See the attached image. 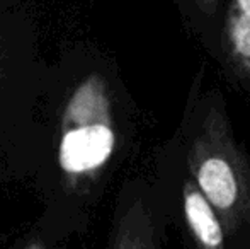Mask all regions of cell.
<instances>
[{
  "label": "cell",
  "instance_id": "7a4b0ae2",
  "mask_svg": "<svg viewBox=\"0 0 250 249\" xmlns=\"http://www.w3.org/2000/svg\"><path fill=\"white\" fill-rule=\"evenodd\" d=\"M225 72L250 94V0H230L220 31Z\"/></svg>",
  "mask_w": 250,
  "mask_h": 249
},
{
  "label": "cell",
  "instance_id": "52a82bcc",
  "mask_svg": "<svg viewBox=\"0 0 250 249\" xmlns=\"http://www.w3.org/2000/svg\"><path fill=\"white\" fill-rule=\"evenodd\" d=\"M24 249H44V246L41 243H31V244H27Z\"/></svg>",
  "mask_w": 250,
  "mask_h": 249
},
{
  "label": "cell",
  "instance_id": "5b68a950",
  "mask_svg": "<svg viewBox=\"0 0 250 249\" xmlns=\"http://www.w3.org/2000/svg\"><path fill=\"white\" fill-rule=\"evenodd\" d=\"M162 237L160 215L145 200L138 198L119 217L111 249H162Z\"/></svg>",
  "mask_w": 250,
  "mask_h": 249
},
{
  "label": "cell",
  "instance_id": "8992f818",
  "mask_svg": "<svg viewBox=\"0 0 250 249\" xmlns=\"http://www.w3.org/2000/svg\"><path fill=\"white\" fill-rule=\"evenodd\" d=\"M203 16H214L220 10L221 0H189Z\"/></svg>",
  "mask_w": 250,
  "mask_h": 249
},
{
  "label": "cell",
  "instance_id": "277c9868",
  "mask_svg": "<svg viewBox=\"0 0 250 249\" xmlns=\"http://www.w3.org/2000/svg\"><path fill=\"white\" fill-rule=\"evenodd\" d=\"M114 149V133L111 126L85 125L63 136L60 164L68 173H83L102 166Z\"/></svg>",
  "mask_w": 250,
  "mask_h": 249
},
{
  "label": "cell",
  "instance_id": "3957f363",
  "mask_svg": "<svg viewBox=\"0 0 250 249\" xmlns=\"http://www.w3.org/2000/svg\"><path fill=\"white\" fill-rule=\"evenodd\" d=\"M179 206L189 249H228L225 230L188 171L179 181Z\"/></svg>",
  "mask_w": 250,
  "mask_h": 249
},
{
  "label": "cell",
  "instance_id": "6da1fadb",
  "mask_svg": "<svg viewBox=\"0 0 250 249\" xmlns=\"http://www.w3.org/2000/svg\"><path fill=\"white\" fill-rule=\"evenodd\" d=\"M184 166L216 213L228 249H250V157L218 91L206 92L189 116Z\"/></svg>",
  "mask_w": 250,
  "mask_h": 249
}]
</instances>
